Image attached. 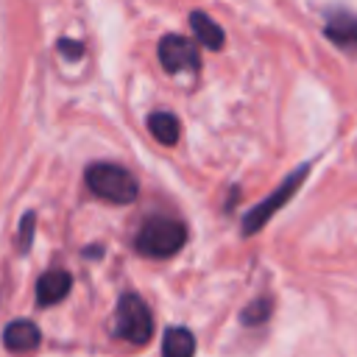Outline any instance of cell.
<instances>
[{
	"label": "cell",
	"instance_id": "3",
	"mask_svg": "<svg viewBox=\"0 0 357 357\" xmlns=\"http://www.w3.org/2000/svg\"><path fill=\"white\" fill-rule=\"evenodd\" d=\"M112 335L117 340L131 343V346H145L151 340V335H153V315H151L148 304L137 293H123L117 298Z\"/></svg>",
	"mask_w": 357,
	"mask_h": 357
},
{
	"label": "cell",
	"instance_id": "1",
	"mask_svg": "<svg viewBox=\"0 0 357 357\" xmlns=\"http://www.w3.org/2000/svg\"><path fill=\"white\" fill-rule=\"evenodd\" d=\"M184 243H187V229L181 220H173V218H151L142 223V229L134 237L137 254L151 259H167L178 254Z\"/></svg>",
	"mask_w": 357,
	"mask_h": 357
},
{
	"label": "cell",
	"instance_id": "9",
	"mask_svg": "<svg viewBox=\"0 0 357 357\" xmlns=\"http://www.w3.org/2000/svg\"><path fill=\"white\" fill-rule=\"evenodd\" d=\"M190 28H192V33H195V42L204 45L206 50H220L223 42H226L223 28H220L218 22H212V17L204 14V11H192V14H190Z\"/></svg>",
	"mask_w": 357,
	"mask_h": 357
},
{
	"label": "cell",
	"instance_id": "12",
	"mask_svg": "<svg viewBox=\"0 0 357 357\" xmlns=\"http://www.w3.org/2000/svg\"><path fill=\"white\" fill-rule=\"evenodd\" d=\"M268 318H271V298H268V296L254 298V301L243 310V324H248V326H259V324H265Z\"/></svg>",
	"mask_w": 357,
	"mask_h": 357
},
{
	"label": "cell",
	"instance_id": "2",
	"mask_svg": "<svg viewBox=\"0 0 357 357\" xmlns=\"http://www.w3.org/2000/svg\"><path fill=\"white\" fill-rule=\"evenodd\" d=\"M84 181L89 187L92 195L109 201V204H131L139 192V184L134 178V173H128L120 165L112 162H95L86 167Z\"/></svg>",
	"mask_w": 357,
	"mask_h": 357
},
{
	"label": "cell",
	"instance_id": "5",
	"mask_svg": "<svg viewBox=\"0 0 357 357\" xmlns=\"http://www.w3.org/2000/svg\"><path fill=\"white\" fill-rule=\"evenodd\" d=\"M156 53L167 73H198L201 70V53H198L195 42H190L178 33L162 36Z\"/></svg>",
	"mask_w": 357,
	"mask_h": 357
},
{
	"label": "cell",
	"instance_id": "7",
	"mask_svg": "<svg viewBox=\"0 0 357 357\" xmlns=\"http://www.w3.org/2000/svg\"><path fill=\"white\" fill-rule=\"evenodd\" d=\"M73 287V276L64 271V268H50L39 276L36 282V304L39 307H50V304H59Z\"/></svg>",
	"mask_w": 357,
	"mask_h": 357
},
{
	"label": "cell",
	"instance_id": "4",
	"mask_svg": "<svg viewBox=\"0 0 357 357\" xmlns=\"http://www.w3.org/2000/svg\"><path fill=\"white\" fill-rule=\"evenodd\" d=\"M310 167H312V165H310V162H304V165H298L293 173H287V176H284V181H282V184H279L268 198H262L257 206H251V209L245 212L240 231H243V234H257V231H259V229H262V226H265V223H268V220H271V218H273V215H276V212H279V209H282V206H284V204L298 192V187L304 184V178H307Z\"/></svg>",
	"mask_w": 357,
	"mask_h": 357
},
{
	"label": "cell",
	"instance_id": "8",
	"mask_svg": "<svg viewBox=\"0 0 357 357\" xmlns=\"http://www.w3.org/2000/svg\"><path fill=\"white\" fill-rule=\"evenodd\" d=\"M42 335H39V326L33 321H11L6 329H3V346L14 354H25V351H33L39 346Z\"/></svg>",
	"mask_w": 357,
	"mask_h": 357
},
{
	"label": "cell",
	"instance_id": "13",
	"mask_svg": "<svg viewBox=\"0 0 357 357\" xmlns=\"http://www.w3.org/2000/svg\"><path fill=\"white\" fill-rule=\"evenodd\" d=\"M33 229H36V215H33V212H25V215H22V223H20V237H17L20 254H25V251L31 248V240H33Z\"/></svg>",
	"mask_w": 357,
	"mask_h": 357
},
{
	"label": "cell",
	"instance_id": "14",
	"mask_svg": "<svg viewBox=\"0 0 357 357\" xmlns=\"http://www.w3.org/2000/svg\"><path fill=\"white\" fill-rule=\"evenodd\" d=\"M56 50H59L61 56H67L70 61H75V59H81V56H84V45H81V42H75V39H59Z\"/></svg>",
	"mask_w": 357,
	"mask_h": 357
},
{
	"label": "cell",
	"instance_id": "11",
	"mask_svg": "<svg viewBox=\"0 0 357 357\" xmlns=\"http://www.w3.org/2000/svg\"><path fill=\"white\" fill-rule=\"evenodd\" d=\"M195 354V337L184 326L165 329L162 337V357H192Z\"/></svg>",
	"mask_w": 357,
	"mask_h": 357
},
{
	"label": "cell",
	"instance_id": "6",
	"mask_svg": "<svg viewBox=\"0 0 357 357\" xmlns=\"http://www.w3.org/2000/svg\"><path fill=\"white\" fill-rule=\"evenodd\" d=\"M324 33L335 47L357 56V17H351L346 11H335V14H329Z\"/></svg>",
	"mask_w": 357,
	"mask_h": 357
},
{
	"label": "cell",
	"instance_id": "10",
	"mask_svg": "<svg viewBox=\"0 0 357 357\" xmlns=\"http://www.w3.org/2000/svg\"><path fill=\"white\" fill-rule=\"evenodd\" d=\"M148 131L153 134L156 142L162 145H176L181 137V123L170 112H151L148 114Z\"/></svg>",
	"mask_w": 357,
	"mask_h": 357
}]
</instances>
